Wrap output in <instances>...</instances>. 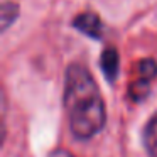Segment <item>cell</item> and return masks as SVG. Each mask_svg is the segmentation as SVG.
I'll list each match as a JSON object with an SVG mask.
<instances>
[{"label":"cell","instance_id":"5b68a950","mask_svg":"<svg viewBox=\"0 0 157 157\" xmlns=\"http://www.w3.org/2000/svg\"><path fill=\"white\" fill-rule=\"evenodd\" d=\"M144 145L152 157H157V113L149 120L144 130Z\"/></svg>","mask_w":157,"mask_h":157},{"label":"cell","instance_id":"7a4b0ae2","mask_svg":"<svg viewBox=\"0 0 157 157\" xmlns=\"http://www.w3.org/2000/svg\"><path fill=\"white\" fill-rule=\"evenodd\" d=\"M157 76V63L154 59H140L135 64V79L130 85V96L133 100H142L150 88L152 79Z\"/></svg>","mask_w":157,"mask_h":157},{"label":"cell","instance_id":"3957f363","mask_svg":"<svg viewBox=\"0 0 157 157\" xmlns=\"http://www.w3.org/2000/svg\"><path fill=\"white\" fill-rule=\"evenodd\" d=\"M75 27L78 31H81L83 34L90 36V37H101V32H103V24L100 21V17L93 12H85V14H79L78 17L75 19Z\"/></svg>","mask_w":157,"mask_h":157},{"label":"cell","instance_id":"6da1fadb","mask_svg":"<svg viewBox=\"0 0 157 157\" xmlns=\"http://www.w3.org/2000/svg\"><path fill=\"white\" fill-rule=\"evenodd\" d=\"M64 108L69 128L76 139H91L106 122L105 101L91 73L81 64H71L64 78Z\"/></svg>","mask_w":157,"mask_h":157},{"label":"cell","instance_id":"52a82bcc","mask_svg":"<svg viewBox=\"0 0 157 157\" xmlns=\"http://www.w3.org/2000/svg\"><path fill=\"white\" fill-rule=\"evenodd\" d=\"M48 157H76V155H73L69 150H64V149H56V150H52L51 154H49Z\"/></svg>","mask_w":157,"mask_h":157},{"label":"cell","instance_id":"8992f818","mask_svg":"<svg viewBox=\"0 0 157 157\" xmlns=\"http://www.w3.org/2000/svg\"><path fill=\"white\" fill-rule=\"evenodd\" d=\"M19 14V9L15 4H10V2H5L2 5V29H7L12 22L15 21Z\"/></svg>","mask_w":157,"mask_h":157},{"label":"cell","instance_id":"277c9868","mask_svg":"<svg viewBox=\"0 0 157 157\" xmlns=\"http://www.w3.org/2000/svg\"><path fill=\"white\" fill-rule=\"evenodd\" d=\"M101 69L108 81H113L118 71V54L113 48H108L101 54Z\"/></svg>","mask_w":157,"mask_h":157}]
</instances>
